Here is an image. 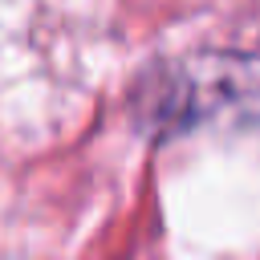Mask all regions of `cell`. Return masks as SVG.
I'll return each instance as SVG.
<instances>
[{
    "label": "cell",
    "instance_id": "1",
    "mask_svg": "<svg viewBox=\"0 0 260 260\" xmlns=\"http://www.w3.org/2000/svg\"><path fill=\"white\" fill-rule=\"evenodd\" d=\"M260 61L252 57H191L154 69V77L138 89V118L154 126V134L183 130L187 122L207 118L211 110L256 93Z\"/></svg>",
    "mask_w": 260,
    "mask_h": 260
}]
</instances>
